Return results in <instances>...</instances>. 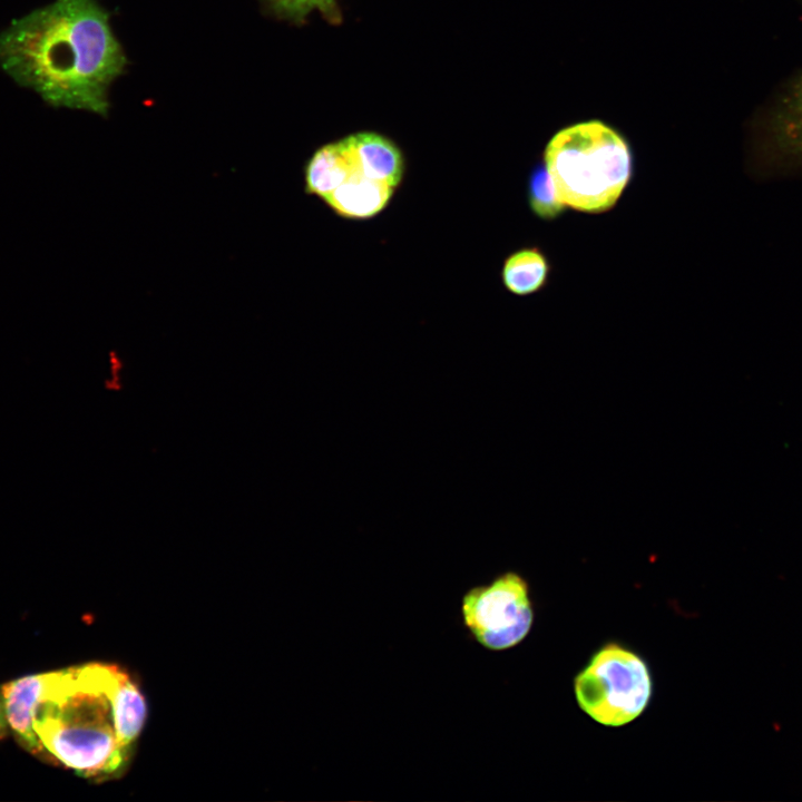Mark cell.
<instances>
[{"instance_id":"cell-2","label":"cell","mask_w":802,"mask_h":802,"mask_svg":"<svg viewBox=\"0 0 802 802\" xmlns=\"http://www.w3.org/2000/svg\"><path fill=\"white\" fill-rule=\"evenodd\" d=\"M123 672L102 664L51 672L33 728L49 757L84 776L115 772L127 749L119 742L114 697Z\"/></svg>"},{"instance_id":"cell-8","label":"cell","mask_w":802,"mask_h":802,"mask_svg":"<svg viewBox=\"0 0 802 802\" xmlns=\"http://www.w3.org/2000/svg\"><path fill=\"white\" fill-rule=\"evenodd\" d=\"M358 170L397 188L404 175V158L399 146L374 131L355 133L343 138Z\"/></svg>"},{"instance_id":"cell-4","label":"cell","mask_w":802,"mask_h":802,"mask_svg":"<svg viewBox=\"0 0 802 802\" xmlns=\"http://www.w3.org/2000/svg\"><path fill=\"white\" fill-rule=\"evenodd\" d=\"M579 707L606 726H622L637 718L652 697L646 663L635 653L610 643L600 648L576 676Z\"/></svg>"},{"instance_id":"cell-15","label":"cell","mask_w":802,"mask_h":802,"mask_svg":"<svg viewBox=\"0 0 802 802\" xmlns=\"http://www.w3.org/2000/svg\"><path fill=\"white\" fill-rule=\"evenodd\" d=\"M7 726H8V724H7V718H6V714H4L2 695H1V691H0V736L4 733Z\"/></svg>"},{"instance_id":"cell-13","label":"cell","mask_w":802,"mask_h":802,"mask_svg":"<svg viewBox=\"0 0 802 802\" xmlns=\"http://www.w3.org/2000/svg\"><path fill=\"white\" fill-rule=\"evenodd\" d=\"M527 194L532 213L541 219H555L559 217L566 208L556 196L544 163L538 164L531 170L528 179Z\"/></svg>"},{"instance_id":"cell-14","label":"cell","mask_w":802,"mask_h":802,"mask_svg":"<svg viewBox=\"0 0 802 802\" xmlns=\"http://www.w3.org/2000/svg\"><path fill=\"white\" fill-rule=\"evenodd\" d=\"M283 17L303 21L311 12L317 11L331 23L341 21L339 0H268Z\"/></svg>"},{"instance_id":"cell-10","label":"cell","mask_w":802,"mask_h":802,"mask_svg":"<svg viewBox=\"0 0 802 802\" xmlns=\"http://www.w3.org/2000/svg\"><path fill=\"white\" fill-rule=\"evenodd\" d=\"M343 138L317 148L304 166L305 193L325 199L353 172Z\"/></svg>"},{"instance_id":"cell-7","label":"cell","mask_w":802,"mask_h":802,"mask_svg":"<svg viewBox=\"0 0 802 802\" xmlns=\"http://www.w3.org/2000/svg\"><path fill=\"white\" fill-rule=\"evenodd\" d=\"M51 672L17 678L4 684L0 691L7 724L20 744L35 755L49 757L33 728V714L42 696Z\"/></svg>"},{"instance_id":"cell-1","label":"cell","mask_w":802,"mask_h":802,"mask_svg":"<svg viewBox=\"0 0 802 802\" xmlns=\"http://www.w3.org/2000/svg\"><path fill=\"white\" fill-rule=\"evenodd\" d=\"M126 58L95 0H56L0 33V66L50 106L108 113L107 90Z\"/></svg>"},{"instance_id":"cell-9","label":"cell","mask_w":802,"mask_h":802,"mask_svg":"<svg viewBox=\"0 0 802 802\" xmlns=\"http://www.w3.org/2000/svg\"><path fill=\"white\" fill-rule=\"evenodd\" d=\"M394 189L381 180L365 176L354 167L350 176L324 202L342 217L365 219L385 208Z\"/></svg>"},{"instance_id":"cell-11","label":"cell","mask_w":802,"mask_h":802,"mask_svg":"<svg viewBox=\"0 0 802 802\" xmlns=\"http://www.w3.org/2000/svg\"><path fill=\"white\" fill-rule=\"evenodd\" d=\"M549 271V262L539 248L525 247L506 258L501 278L510 293L522 296L542 288L547 283Z\"/></svg>"},{"instance_id":"cell-12","label":"cell","mask_w":802,"mask_h":802,"mask_svg":"<svg viewBox=\"0 0 802 802\" xmlns=\"http://www.w3.org/2000/svg\"><path fill=\"white\" fill-rule=\"evenodd\" d=\"M114 714L119 742L128 750L144 726L147 708L143 695L124 673L114 697Z\"/></svg>"},{"instance_id":"cell-3","label":"cell","mask_w":802,"mask_h":802,"mask_svg":"<svg viewBox=\"0 0 802 802\" xmlns=\"http://www.w3.org/2000/svg\"><path fill=\"white\" fill-rule=\"evenodd\" d=\"M542 163L559 202L588 214L613 208L633 173L628 143L597 119L558 130L545 148Z\"/></svg>"},{"instance_id":"cell-5","label":"cell","mask_w":802,"mask_h":802,"mask_svg":"<svg viewBox=\"0 0 802 802\" xmlns=\"http://www.w3.org/2000/svg\"><path fill=\"white\" fill-rule=\"evenodd\" d=\"M749 170L757 179L802 175V69L771 94L749 125Z\"/></svg>"},{"instance_id":"cell-6","label":"cell","mask_w":802,"mask_h":802,"mask_svg":"<svg viewBox=\"0 0 802 802\" xmlns=\"http://www.w3.org/2000/svg\"><path fill=\"white\" fill-rule=\"evenodd\" d=\"M460 613L472 639L493 652L518 645L534 622L528 584L515 571L469 588L461 597Z\"/></svg>"}]
</instances>
